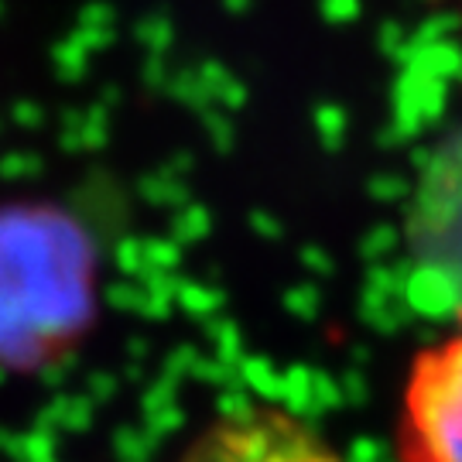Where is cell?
Segmentation results:
<instances>
[{
  "mask_svg": "<svg viewBox=\"0 0 462 462\" xmlns=\"http://www.w3.org/2000/svg\"><path fill=\"white\" fill-rule=\"evenodd\" d=\"M391 448L394 462H462V309L404 366Z\"/></svg>",
  "mask_w": 462,
  "mask_h": 462,
  "instance_id": "cell-1",
  "label": "cell"
},
{
  "mask_svg": "<svg viewBox=\"0 0 462 462\" xmlns=\"http://www.w3.org/2000/svg\"><path fill=\"white\" fill-rule=\"evenodd\" d=\"M179 462H353L309 418L278 404H244L209 418Z\"/></svg>",
  "mask_w": 462,
  "mask_h": 462,
  "instance_id": "cell-2",
  "label": "cell"
}]
</instances>
